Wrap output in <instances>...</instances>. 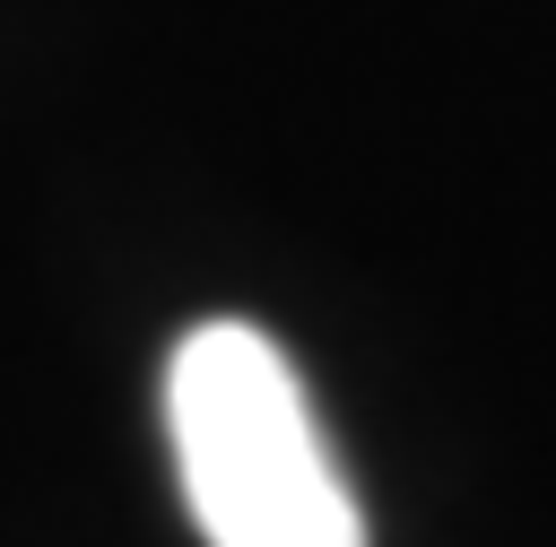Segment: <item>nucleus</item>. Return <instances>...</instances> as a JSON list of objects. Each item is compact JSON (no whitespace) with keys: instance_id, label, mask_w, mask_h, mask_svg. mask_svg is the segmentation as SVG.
I'll list each match as a JSON object with an SVG mask.
<instances>
[{"instance_id":"nucleus-1","label":"nucleus","mask_w":556,"mask_h":547,"mask_svg":"<svg viewBox=\"0 0 556 547\" xmlns=\"http://www.w3.org/2000/svg\"><path fill=\"white\" fill-rule=\"evenodd\" d=\"M165 425L208 547H365V512L269 330L200 321L165 365Z\"/></svg>"}]
</instances>
